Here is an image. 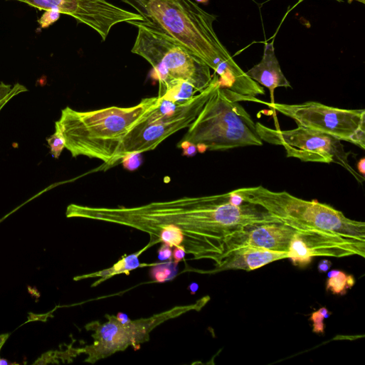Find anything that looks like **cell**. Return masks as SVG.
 Returning <instances> with one entry per match:
<instances>
[{
  "label": "cell",
  "mask_w": 365,
  "mask_h": 365,
  "mask_svg": "<svg viewBox=\"0 0 365 365\" xmlns=\"http://www.w3.org/2000/svg\"><path fill=\"white\" fill-rule=\"evenodd\" d=\"M10 335V334H0V350H1L2 347L9 338Z\"/></svg>",
  "instance_id": "27"
},
{
  "label": "cell",
  "mask_w": 365,
  "mask_h": 365,
  "mask_svg": "<svg viewBox=\"0 0 365 365\" xmlns=\"http://www.w3.org/2000/svg\"><path fill=\"white\" fill-rule=\"evenodd\" d=\"M326 290L334 295H344L348 290L355 284L353 275H347L343 271L332 270L328 273Z\"/></svg>",
  "instance_id": "17"
},
{
  "label": "cell",
  "mask_w": 365,
  "mask_h": 365,
  "mask_svg": "<svg viewBox=\"0 0 365 365\" xmlns=\"http://www.w3.org/2000/svg\"><path fill=\"white\" fill-rule=\"evenodd\" d=\"M331 313L326 307H322L312 313L310 320L312 322V331L317 334H323L324 332V319L328 317Z\"/></svg>",
  "instance_id": "21"
},
{
  "label": "cell",
  "mask_w": 365,
  "mask_h": 365,
  "mask_svg": "<svg viewBox=\"0 0 365 365\" xmlns=\"http://www.w3.org/2000/svg\"><path fill=\"white\" fill-rule=\"evenodd\" d=\"M296 231L297 229L282 223H269L249 226L236 232L226 239L223 254L242 247L287 253Z\"/></svg>",
  "instance_id": "13"
},
{
  "label": "cell",
  "mask_w": 365,
  "mask_h": 365,
  "mask_svg": "<svg viewBox=\"0 0 365 365\" xmlns=\"http://www.w3.org/2000/svg\"><path fill=\"white\" fill-rule=\"evenodd\" d=\"M196 2L197 4H208L209 2V0H196Z\"/></svg>",
  "instance_id": "28"
},
{
  "label": "cell",
  "mask_w": 365,
  "mask_h": 365,
  "mask_svg": "<svg viewBox=\"0 0 365 365\" xmlns=\"http://www.w3.org/2000/svg\"><path fill=\"white\" fill-rule=\"evenodd\" d=\"M129 24L138 28L132 53L153 67L159 83L158 97H164L180 82L189 83L199 93L210 85V68L188 48L146 21Z\"/></svg>",
  "instance_id": "5"
},
{
  "label": "cell",
  "mask_w": 365,
  "mask_h": 365,
  "mask_svg": "<svg viewBox=\"0 0 365 365\" xmlns=\"http://www.w3.org/2000/svg\"><path fill=\"white\" fill-rule=\"evenodd\" d=\"M144 19L188 48L218 78L221 88L236 101L263 95L262 86L236 63L213 29L216 17L191 0H121Z\"/></svg>",
  "instance_id": "2"
},
{
  "label": "cell",
  "mask_w": 365,
  "mask_h": 365,
  "mask_svg": "<svg viewBox=\"0 0 365 365\" xmlns=\"http://www.w3.org/2000/svg\"><path fill=\"white\" fill-rule=\"evenodd\" d=\"M287 253L271 251L253 247H242L223 254L214 270L217 273L228 270L251 271L275 261L287 258Z\"/></svg>",
  "instance_id": "14"
},
{
  "label": "cell",
  "mask_w": 365,
  "mask_h": 365,
  "mask_svg": "<svg viewBox=\"0 0 365 365\" xmlns=\"http://www.w3.org/2000/svg\"><path fill=\"white\" fill-rule=\"evenodd\" d=\"M61 14L56 10L46 11L39 19L38 23L43 29L48 28L50 26L59 21Z\"/></svg>",
  "instance_id": "22"
},
{
  "label": "cell",
  "mask_w": 365,
  "mask_h": 365,
  "mask_svg": "<svg viewBox=\"0 0 365 365\" xmlns=\"http://www.w3.org/2000/svg\"><path fill=\"white\" fill-rule=\"evenodd\" d=\"M260 86L270 91L271 104L275 103L274 93L278 88H290L291 85L283 75L275 56L274 41L265 43L261 62L245 73Z\"/></svg>",
  "instance_id": "15"
},
{
  "label": "cell",
  "mask_w": 365,
  "mask_h": 365,
  "mask_svg": "<svg viewBox=\"0 0 365 365\" xmlns=\"http://www.w3.org/2000/svg\"><path fill=\"white\" fill-rule=\"evenodd\" d=\"M218 76L214 73L210 85L202 92L181 103L163 99L160 107L134 127L122 139L115 157L98 171H107L127 157L154 150L176 132L189 128L199 116L217 86Z\"/></svg>",
  "instance_id": "7"
},
{
  "label": "cell",
  "mask_w": 365,
  "mask_h": 365,
  "mask_svg": "<svg viewBox=\"0 0 365 365\" xmlns=\"http://www.w3.org/2000/svg\"><path fill=\"white\" fill-rule=\"evenodd\" d=\"M149 247L150 246L148 245L147 248L140 250L139 252L122 258L113 267L109 269L86 275L78 276L74 279L75 280H80L87 278L100 277L101 280H99L93 284L94 286H96L101 283L102 281L107 280L114 275L122 273H128L129 271L141 266V263L139 260V255H141L144 250H147Z\"/></svg>",
  "instance_id": "16"
},
{
  "label": "cell",
  "mask_w": 365,
  "mask_h": 365,
  "mask_svg": "<svg viewBox=\"0 0 365 365\" xmlns=\"http://www.w3.org/2000/svg\"><path fill=\"white\" fill-rule=\"evenodd\" d=\"M210 300L209 297L199 300L196 303L176 307L152 317L128 322H122L115 315L107 314V322H92L86 329L92 331V344L82 349L87 354L86 362L95 363L117 352L125 351L129 347H140L149 341L152 331L161 324L188 312L201 310Z\"/></svg>",
  "instance_id": "8"
},
{
  "label": "cell",
  "mask_w": 365,
  "mask_h": 365,
  "mask_svg": "<svg viewBox=\"0 0 365 365\" xmlns=\"http://www.w3.org/2000/svg\"><path fill=\"white\" fill-rule=\"evenodd\" d=\"M186 254V253L183 248L174 247V249L172 252V256L174 259V262L178 264L184 258Z\"/></svg>",
  "instance_id": "24"
},
{
  "label": "cell",
  "mask_w": 365,
  "mask_h": 365,
  "mask_svg": "<svg viewBox=\"0 0 365 365\" xmlns=\"http://www.w3.org/2000/svg\"><path fill=\"white\" fill-rule=\"evenodd\" d=\"M280 114L293 120L297 127L311 129L340 141L365 149V111L342 110L315 102L300 105L267 103L258 100Z\"/></svg>",
  "instance_id": "10"
},
{
  "label": "cell",
  "mask_w": 365,
  "mask_h": 365,
  "mask_svg": "<svg viewBox=\"0 0 365 365\" xmlns=\"http://www.w3.org/2000/svg\"><path fill=\"white\" fill-rule=\"evenodd\" d=\"M9 1V0H8ZM40 11L56 10L72 16L100 35L105 41L114 26L120 23L144 21L137 13L117 7L107 0H16Z\"/></svg>",
  "instance_id": "11"
},
{
  "label": "cell",
  "mask_w": 365,
  "mask_h": 365,
  "mask_svg": "<svg viewBox=\"0 0 365 365\" xmlns=\"http://www.w3.org/2000/svg\"><path fill=\"white\" fill-rule=\"evenodd\" d=\"M243 202L257 205L280 223L295 229L332 231L365 241V223L351 220L329 205L305 201L286 191H273L261 186L231 191Z\"/></svg>",
  "instance_id": "6"
},
{
  "label": "cell",
  "mask_w": 365,
  "mask_h": 365,
  "mask_svg": "<svg viewBox=\"0 0 365 365\" xmlns=\"http://www.w3.org/2000/svg\"><path fill=\"white\" fill-rule=\"evenodd\" d=\"M357 169L359 174L364 176L365 174V159L363 158L357 164Z\"/></svg>",
  "instance_id": "26"
},
{
  "label": "cell",
  "mask_w": 365,
  "mask_h": 365,
  "mask_svg": "<svg viewBox=\"0 0 365 365\" xmlns=\"http://www.w3.org/2000/svg\"><path fill=\"white\" fill-rule=\"evenodd\" d=\"M172 248L169 245L163 243L159 250V258L161 260H166L172 257Z\"/></svg>",
  "instance_id": "23"
},
{
  "label": "cell",
  "mask_w": 365,
  "mask_h": 365,
  "mask_svg": "<svg viewBox=\"0 0 365 365\" xmlns=\"http://www.w3.org/2000/svg\"><path fill=\"white\" fill-rule=\"evenodd\" d=\"M287 254L294 265L305 268L314 257L364 258L365 241L332 231L297 229Z\"/></svg>",
  "instance_id": "12"
},
{
  "label": "cell",
  "mask_w": 365,
  "mask_h": 365,
  "mask_svg": "<svg viewBox=\"0 0 365 365\" xmlns=\"http://www.w3.org/2000/svg\"><path fill=\"white\" fill-rule=\"evenodd\" d=\"M256 125L225 90L217 86L203 110L189 127L178 148L196 147L198 152L226 151L238 147L263 146Z\"/></svg>",
  "instance_id": "4"
},
{
  "label": "cell",
  "mask_w": 365,
  "mask_h": 365,
  "mask_svg": "<svg viewBox=\"0 0 365 365\" xmlns=\"http://www.w3.org/2000/svg\"><path fill=\"white\" fill-rule=\"evenodd\" d=\"M68 218H80L128 226L147 233L150 247L164 243L181 247L195 259L216 265L226 239L258 224L279 223L264 208L246 202L239 205L230 193L152 202L136 207L102 208L70 204Z\"/></svg>",
  "instance_id": "1"
},
{
  "label": "cell",
  "mask_w": 365,
  "mask_h": 365,
  "mask_svg": "<svg viewBox=\"0 0 365 365\" xmlns=\"http://www.w3.org/2000/svg\"><path fill=\"white\" fill-rule=\"evenodd\" d=\"M332 266V262L329 260H322L319 261L317 269L320 273H326Z\"/></svg>",
  "instance_id": "25"
},
{
  "label": "cell",
  "mask_w": 365,
  "mask_h": 365,
  "mask_svg": "<svg viewBox=\"0 0 365 365\" xmlns=\"http://www.w3.org/2000/svg\"><path fill=\"white\" fill-rule=\"evenodd\" d=\"M177 265L174 262L156 265L150 270L151 277L159 282L171 280L176 275Z\"/></svg>",
  "instance_id": "18"
},
{
  "label": "cell",
  "mask_w": 365,
  "mask_h": 365,
  "mask_svg": "<svg viewBox=\"0 0 365 365\" xmlns=\"http://www.w3.org/2000/svg\"><path fill=\"white\" fill-rule=\"evenodd\" d=\"M25 92H28L27 88L21 84L12 86L4 83H0V112L12 99Z\"/></svg>",
  "instance_id": "19"
},
{
  "label": "cell",
  "mask_w": 365,
  "mask_h": 365,
  "mask_svg": "<svg viewBox=\"0 0 365 365\" xmlns=\"http://www.w3.org/2000/svg\"><path fill=\"white\" fill-rule=\"evenodd\" d=\"M198 288H199L198 285H196V284L191 285V291H195L196 292L198 290Z\"/></svg>",
  "instance_id": "29"
},
{
  "label": "cell",
  "mask_w": 365,
  "mask_h": 365,
  "mask_svg": "<svg viewBox=\"0 0 365 365\" xmlns=\"http://www.w3.org/2000/svg\"><path fill=\"white\" fill-rule=\"evenodd\" d=\"M256 129L263 142L282 147L288 158L303 162L334 163L347 170L359 184L365 179L349 164L350 153L345 151L341 141L330 135L302 127L282 131L256 123Z\"/></svg>",
  "instance_id": "9"
},
{
  "label": "cell",
  "mask_w": 365,
  "mask_h": 365,
  "mask_svg": "<svg viewBox=\"0 0 365 365\" xmlns=\"http://www.w3.org/2000/svg\"><path fill=\"white\" fill-rule=\"evenodd\" d=\"M162 102L163 98L154 97L129 107L113 106L88 112L67 107L55 127L63 134L65 148L73 157L98 159L104 166L115 157L124 137Z\"/></svg>",
  "instance_id": "3"
},
{
  "label": "cell",
  "mask_w": 365,
  "mask_h": 365,
  "mask_svg": "<svg viewBox=\"0 0 365 365\" xmlns=\"http://www.w3.org/2000/svg\"><path fill=\"white\" fill-rule=\"evenodd\" d=\"M52 156L58 159L65 149V139L61 131L55 127V132L48 139Z\"/></svg>",
  "instance_id": "20"
}]
</instances>
